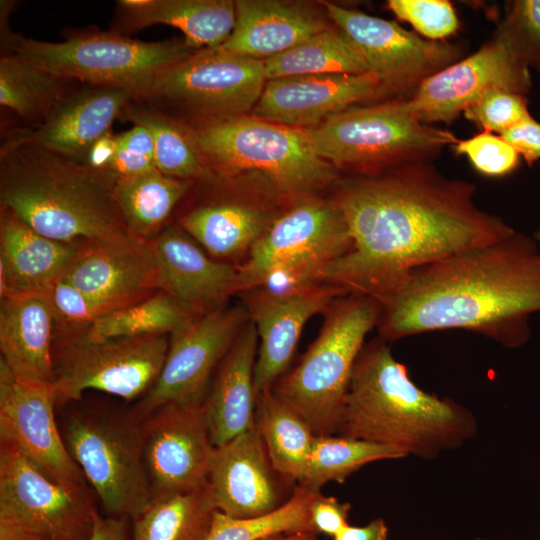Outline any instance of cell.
Segmentation results:
<instances>
[{
	"instance_id": "17",
	"label": "cell",
	"mask_w": 540,
	"mask_h": 540,
	"mask_svg": "<svg viewBox=\"0 0 540 540\" xmlns=\"http://www.w3.org/2000/svg\"><path fill=\"white\" fill-rule=\"evenodd\" d=\"M531 87L529 67L492 38L468 57L425 78L408 99L422 123L449 124L492 88L526 95Z\"/></svg>"
},
{
	"instance_id": "3",
	"label": "cell",
	"mask_w": 540,
	"mask_h": 540,
	"mask_svg": "<svg viewBox=\"0 0 540 540\" xmlns=\"http://www.w3.org/2000/svg\"><path fill=\"white\" fill-rule=\"evenodd\" d=\"M336 433L433 459L472 439L477 423L462 405L419 388L379 337L357 358Z\"/></svg>"
},
{
	"instance_id": "23",
	"label": "cell",
	"mask_w": 540,
	"mask_h": 540,
	"mask_svg": "<svg viewBox=\"0 0 540 540\" xmlns=\"http://www.w3.org/2000/svg\"><path fill=\"white\" fill-rule=\"evenodd\" d=\"M133 98L131 91L120 87L74 86L39 123L10 136L86 163L93 144L111 131Z\"/></svg>"
},
{
	"instance_id": "20",
	"label": "cell",
	"mask_w": 540,
	"mask_h": 540,
	"mask_svg": "<svg viewBox=\"0 0 540 540\" xmlns=\"http://www.w3.org/2000/svg\"><path fill=\"white\" fill-rule=\"evenodd\" d=\"M278 477L283 476L273 467L254 424L214 446L207 488L217 511L251 518L270 513L287 500Z\"/></svg>"
},
{
	"instance_id": "12",
	"label": "cell",
	"mask_w": 540,
	"mask_h": 540,
	"mask_svg": "<svg viewBox=\"0 0 540 540\" xmlns=\"http://www.w3.org/2000/svg\"><path fill=\"white\" fill-rule=\"evenodd\" d=\"M96 511L91 488L52 480L0 442V540H88Z\"/></svg>"
},
{
	"instance_id": "9",
	"label": "cell",
	"mask_w": 540,
	"mask_h": 540,
	"mask_svg": "<svg viewBox=\"0 0 540 540\" xmlns=\"http://www.w3.org/2000/svg\"><path fill=\"white\" fill-rule=\"evenodd\" d=\"M305 130L318 156L356 169L429 161L459 141L448 130L422 123L409 99L346 109Z\"/></svg>"
},
{
	"instance_id": "21",
	"label": "cell",
	"mask_w": 540,
	"mask_h": 540,
	"mask_svg": "<svg viewBox=\"0 0 540 540\" xmlns=\"http://www.w3.org/2000/svg\"><path fill=\"white\" fill-rule=\"evenodd\" d=\"M156 269V289L195 317L222 306L235 294L237 267L212 258L178 224L148 242Z\"/></svg>"
},
{
	"instance_id": "37",
	"label": "cell",
	"mask_w": 540,
	"mask_h": 540,
	"mask_svg": "<svg viewBox=\"0 0 540 540\" xmlns=\"http://www.w3.org/2000/svg\"><path fill=\"white\" fill-rule=\"evenodd\" d=\"M195 318L168 294L158 291L142 301L104 314L81 332L93 341L171 335Z\"/></svg>"
},
{
	"instance_id": "52",
	"label": "cell",
	"mask_w": 540,
	"mask_h": 540,
	"mask_svg": "<svg viewBox=\"0 0 540 540\" xmlns=\"http://www.w3.org/2000/svg\"><path fill=\"white\" fill-rule=\"evenodd\" d=\"M534 239L536 240L540 248V228L534 233Z\"/></svg>"
},
{
	"instance_id": "11",
	"label": "cell",
	"mask_w": 540,
	"mask_h": 540,
	"mask_svg": "<svg viewBox=\"0 0 540 540\" xmlns=\"http://www.w3.org/2000/svg\"><path fill=\"white\" fill-rule=\"evenodd\" d=\"M169 335L88 339L81 331L57 337L53 347L57 407L93 390L127 402L147 394L165 362Z\"/></svg>"
},
{
	"instance_id": "43",
	"label": "cell",
	"mask_w": 540,
	"mask_h": 540,
	"mask_svg": "<svg viewBox=\"0 0 540 540\" xmlns=\"http://www.w3.org/2000/svg\"><path fill=\"white\" fill-rule=\"evenodd\" d=\"M452 148L457 155H465L479 173L489 177L512 173L521 157L502 136L487 132L459 140Z\"/></svg>"
},
{
	"instance_id": "7",
	"label": "cell",
	"mask_w": 540,
	"mask_h": 540,
	"mask_svg": "<svg viewBox=\"0 0 540 540\" xmlns=\"http://www.w3.org/2000/svg\"><path fill=\"white\" fill-rule=\"evenodd\" d=\"M1 46L41 70L82 84L127 89L143 95L155 77L197 50L184 40L141 41L113 31L77 30L63 41L48 42L10 30L1 10Z\"/></svg>"
},
{
	"instance_id": "47",
	"label": "cell",
	"mask_w": 540,
	"mask_h": 540,
	"mask_svg": "<svg viewBox=\"0 0 540 540\" xmlns=\"http://www.w3.org/2000/svg\"><path fill=\"white\" fill-rule=\"evenodd\" d=\"M500 136L508 141L529 165L540 159V123L533 117Z\"/></svg>"
},
{
	"instance_id": "4",
	"label": "cell",
	"mask_w": 540,
	"mask_h": 540,
	"mask_svg": "<svg viewBox=\"0 0 540 540\" xmlns=\"http://www.w3.org/2000/svg\"><path fill=\"white\" fill-rule=\"evenodd\" d=\"M117 177L11 136L0 149V207L70 244L135 238L114 197Z\"/></svg>"
},
{
	"instance_id": "5",
	"label": "cell",
	"mask_w": 540,
	"mask_h": 540,
	"mask_svg": "<svg viewBox=\"0 0 540 540\" xmlns=\"http://www.w3.org/2000/svg\"><path fill=\"white\" fill-rule=\"evenodd\" d=\"M183 126L213 175L256 171L282 193L298 197L337 178L332 163L314 151L305 129L244 115Z\"/></svg>"
},
{
	"instance_id": "24",
	"label": "cell",
	"mask_w": 540,
	"mask_h": 540,
	"mask_svg": "<svg viewBox=\"0 0 540 540\" xmlns=\"http://www.w3.org/2000/svg\"><path fill=\"white\" fill-rule=\"evenodd\" d=\"M64 277L108 312L142 301L157 290L149 244L137 238L83 244Z\"/></svg>"
},
{
	"instance_id": "29",
	"label": "cell",
	"mask_w": 540,
	"mask_h": 540,
	"mask_svg": "<svg viewBox=\"0 0 540 540\" xmlns=\"http://www.w3.org/2000/svg\"><path fill=\"white\" fill-rule=\"evenodd\" d=\"M111 31L127 36L152 25L182 31L184 42L196 50L223 45L235 25L231 0H120Z\"/></svg>"
},
{
	"instance_id": "15",
	"label": "cell",
	"mask_w": 540,
	"mask_h": 540,
	"mask_svg": "<svg viewBox=\"0 0 540 540\" xmlns=\"http://www.w3.org/2000/svg\"><path fill=\"white\" fill-rule=\"evenodd\" d=\"M56 407L52 382L22 379L0 361V442L15 447L54 481L89 486L67 450Z\"/></svg>"
},
{
	"instance_id": "38",
	"label": "cell",
	"mask_w": 540,
	"mask_h": 540,
	"mask_svg": "<svg viewBox=\"0 0 540 540\" xmlns=\"http://www.w3.org/2000/svg\"><path fill=\"white\" fill-rule=\"evenodd\" d=\"M403 457L406 455L394 447L340 435H316L298 485L320 491L324 484L342 483L369 463Z\"/></svg>"
},
{
	"instance_id": "16",
	"label": "cell",
	"mask_w": 540,
	"mask_h": 540,
	"mask_svg": "<svg viewBox=\"0 0 540 540\" xmlns=\"http://www.w3.org/2000/svg\"><path fill=\"white\" fill-rule=\"evenodd\" d=\"M214 445L203 403H168L143 420V453L153 500L207 485Z\"/></svg>"
},
{
	"instance_id": "36",
	"label": "cell",
	"mask_w": 540,
	"mask_h": 540,
	"mask_svg": "<svg viewBox=\"0 0 540 540\" xmlns=\"http://www.w3.org/2000/svg\"><path fill=\"white\" fill-rule=\"evenodd\" d=\"M76 83L51 75L22 56L2 49L0 105L33 125L39 123Z\"/></svg>"
},
{
	"instance_id": "13",
	"label": "cell",
	"mask_w": 540,
	"mask_h": 540,
	"mask_svg": "<svg viewBox=\"0 0 540 540\" xmlns=\"http://www.w3.org/2000/svg\"><path fill=\"white\" fill-rule=\"evenodd\" d=\"M249 321L245 306H222L196 317L169 335L162 370L147 394L133 407L145 418L168 403H203L212 373Z\"/></svg>"
},
{
	"instance_id": "40",
	"label": "cell",
	"mask_w": 540,
	"mask_h": 540,
	"mask_svg": "<svg viewBox=\"0 0 540 540\" xmlns=\"http://www.w3.org/2000/svg\"><path fill=\"white\" fill-rule=\"evenodd\" d=\"M493 38L540 72V0L510 2Z\"/></svg>"
},
{
	"instance_id": "2",
	"label": "cell",
	"mask_w": 540,
	"mask_h": 540,
	"mask_svg": "<svg viewBox=\"0 0 540 540\" xmlns=\"http://www.w3.org/2000/svg\"><path fill=\"white\" fill-rule=\"evenodd\" d=\"M540 312V248L514 231L414 270L381 303L378 322L386 341L437 330L462 329L505 348L531 337Z\"/></svg>"
},
{
	"instance_id": "35",
	"label": "cell",
	"mask_w": 540,
	"mask_h": 540,
	"mask_svg": "<svg viewBox=\"0 0 540 540\" xmlns=\"http://www.w3.org/2000/svg\"><path fill=\"white\" fill-rule=\"evenodd\" d=\"M263 62L267 80L313 74H371L352 42L338 28L330 27Z\"/></svg>"
},
{
	"instance_id": "31",
	"label": "cell",
	"mask_w": 540,
	"mask_h": 540,
	"mask_svg": "<svg viewBox=\"0 0 540 540\" xmlns=\"http://www.w3.org/2000/svg\"><path fill=\"white\" fill-rule=\"evenodd\" d=\"M193 182L174 178L159 170L117 178L114 197L129 232L149 242L166 226L177 204Z\"/></svg>"
},
{
	"instance_id": "8",
	"label": "cell",
	"mask_w": 540,
	"mask_h": 540,
	"mask_svg": "<svg viewBox=\"0 0 540 540\" xmlns=\"http://www.w3.org/2000/svg\"><path fill=\"white\" fill-rule=\"evenodd\" d=\"M317 338L272 391L296 410L316 435L336 433L353 368L368 333L378 325L381 304L347 293L323 312Z\"/></svg>"
},
{
	"instance_id": "46",
	"label": "cell",
	"mask_w": 540,
	"mask_h": 540,
	"mask_svg": "<svg viewBox=\"0 0 540 540\" xmlns=\"http://www.w3.org/2000/svg\"><path fill=\"white\" fill-rule=\"evenodd\" d=\"M350 504L342 503L333 496L325 497L321 493L310 505V519L314 531L332 538L349 525Z\"/></svg>"
},
{
	"instance_id": "34",
	"label": "cell",
	"mask_w": 540,
	"mask_h": 540,
	"mask_svg": "<svg viewBox=\"0 0 540 540\" xmlns=\"http://www.w3.org/2000/svg\"><path fill=\"white\" fill-rule=\"evenodd\" d=\"M215 510L207 485L158 497L133 519V540H205Z\"/></svg>"
},
{
	"instance_id": "51",
	"label": "cell",
	"mask_w": 540,
	"mask_h": 540,
	"mask_svg": "<svg viewBox=\"0 0 540 540\" xmlns=\"http://www.w3.org/2000/svg\"><path fill=\"white\" fill-rule=\"evenodd\" d=\"M317 533L302 531L270 535L259 540H318Z\"/></svg>"
},
{
	"instance_id": "39",
	"label": "cell",
	"mask_w": 540,
	"mask_h": 540,
	"mask_svg": "<svg viewBox=\"0 0 540 540\" xmlns=\"http://www.w3.org/2000/svg\"><path fill=\"white\" fill-rule=\"evenodd\" d=\"M320 491L298 485L276 510L251 518H236L215 510L205 540H259L289 532H314L310 505Z\"/></svg>"
},
{
	"instance_id": "33",
	"label": "cell",
	"mask_w": 540,
	"mask_h": 540,
	"mask_svg": "<svg viewBox=\"0 0 540 540\" xmlns=\"http://www.w3.org/2000/svg\"><path fill=\"white\" fill-rule=\"evenodd\" d=\"M120 118L147 130L154 145L156 168L163 174L190 182L213 176L184 126L175 119L135 98Z\"/></svg>"
},
{
	"instance_id": "49",
	"label": "cell",
	"mask_w": 540,
	"mask_h": 540,
	"mask_svg": "<svg viewBox=\"0 0 540 540\" xmlns=\"http://www.w3.org/2000/svg\"><path fill=\"white\" fill-rule=\"evenodd\" d=\"M388 527L384 519L376 518L364 526H346L332 540H388Z\"/></svg>"
},
{
	"instance_id": "42",
	"label": "cell",
	"mask_w": 540,
	"mask_h": 540,
	"mask_svg": "<svg viewBox=\"0 0 540 540\" xmlns=\"http://www.w3.org/2000/svg\"><path fill=\"white\" fill-rule=\"evenodd\" d=\"M387 6L428 40L445 41L459 28L456 11L447 0H389Z\"/></svg>"
},
{
	"instance_id": "50",
	"label": "cell",
	"mask_w": 540,
	"mask_h": 540,
	"mask_svg": "<svg viewBox=\"0 0 540 540\" xmlns=\"http://www.w3.org/2000/svg\"><path fill=\"white\" fill-rule=\"evenodd\" d=\"M116 147V134L109 131L93 144L86 164L93 169L107 171L115 155Z\"/></svg>"
},
{
	"instance_id": "45",
	"label": "cell",
	"mask_w": 540,
	"mask_h": 540,
	"mask_svg": "<svg viewBox=\"0 0 540 540\" xmlns=\"http://www.w3.org/2000/svg\"><path fill=\"white\" fill-rule=\"evenodd\" d=\"M48 297L55 313L56 323L60 321L66 325L77 326L72 332L86 329L96 319L109 313L102 304L78 289L65 277L53 285Z\"/></svg>"
},
{
	"instance_id": "1",
	"label": "cell",
	"mask_w": 540,
	"mask_h": 540,
	"mask_svg": "<svg viewBox=\"0 0 540 540\" xmlns=\"http://www.w3.org/2000/svg\"><path fill=\"white\" fill-rule=\"evenodd\" d=\"M475 189L429 161L342 181L333 201L351 248L325 268L322 282L381 304L414 270L512 234L503 218L476 204Z\"/></svg>"
},
{
	"instance_id": "41",
	"label": "cell",
	"mask_w": 540,
	"mask_h": 540,
	"mask_svg": "<svg viewBox=\"0 0 540 540\" xmlns=\"http://www.w3.org/2000/svg\"><path fill=\"white\" fill-rule=\"evenodd\" d=\"M464 116L482 129L499 133L531 119L526 95L502 88H492L468 107Z\"/></svg>"
},
{
	"instance_id": "28",
	"label": "cell",
	"mask_w": 540,
	"mask_h": 540,
	"mask_svg": "<svg viewBox=\"0 0 540 540\" xmlns=\"http://www.w3.org/2000/svg\"><path fill=\"white\" fill-rule=\"evenodd\" d=\"M258 335L250 318L220 362L203 402L214 446L254 426Z\"/></svg>"
},
{
	"instance_id": "19",
	"label": "cell",
	"mask_w": 540,
	"mask_h": 540,
	"mask_svg": "<svg viewBox=\"0 0 540 540\" xmlns=\"http://www.w3.org/2000/svg\"><path fill=\"white\" fill-rule=\"evenodd\" d=\"M347 293L327 283L287 296H273L256 289L242 293L258 335L254 367L256 396L271 390L284 375L307 321Z\"/></svg>"
},
{
	"instance_id": "30",
	"label": "cell",
	"mask_w": 540,
	"mask_h": 540,
	"mask_svg": "<svg viewBox=\"0 0 540 540\" xmlns=\"http://www.w3.org/2000/svg\"><path fill=\"white\" fill-rule=\"evenodd\" d=\"M276 217L249 203L217 200L188 210L177 224L212 258L232 264L246 259Z\"/></svg>"
},
{
	"instance_id": "22",
	"label": "cell",
	"mask_w": 540,
	"mask_h": 540,
	"mask_svg": "<svg viewBox=\"0 0 540 540\" xmlns=\"http://www.w3.org/2000/svg\"><path fill=\"white\" fill-rule=\"evenodd\" d=\"M390 92L372 74H313L267 80L253 116L293 128L317 126L352 104Z\"/></svg>"
},
{
	"instance_id": "10",
	"label": "cell",
	"mask_w": 540,
	"mask_h": 540,
	"mask_svg": "<svg viewBox=\"0 0 540 540\" xmlns=\"http://www.w3.org/2000/svg\"><path fill=\"white\" fill-rule=\"evenodd\" d=\"M267 82L264 62L224 49L197 50L159 73L135 99L164 114L185 112L196 121L244 115L254 108Z\"/></svg>"
},
{
	"instance_id": "32",
	"label": "cell",
	"mask_w": 540,
	"mask_h": 540,
	"mask_svg": "<svg viewBox=\"0 0 540 540\" xmlns=\"http://www.w3.org/2000/svg\"><path fill=\"white\" fill-rule=\"evenodd\" d=\"M254 424L275 470L299 483L316 436L310 425L272 389L256 396Z\"/></svg>"
},
{
	"instance_id": "25",
	"label": "cell",
	"mask_w": 540,
	"mask_h": 540,
	"mask_svg": "<svg viewBox=\"0 0 540 540\" xmlns=\"http://www.w3.org/2000/svg\"><path fill=\"white\" fill-rule=\"evenodd\" d=\"M82 245L50 239L13 212L0 214V297L48 294L64 277Z\"/></svg>"
},
{
	"instance_id": "14",
	"label": "cell",
	"mask_w": 540,
	"mask_h": 540,
	"mask_svg": "<svg viewBox=\"0 0 540 540\" xmlns=\"http://www.w3.org/2000/svg\"><path fill=\"white\" fill-rule=\"evenodd\" d=\"M327 15L352 42L370 73L389 91L415 89L425 78L459 60V46L423 39L395 21L336 4H324Z\"/></svg>"
},
{
	"instance_id": "26",
	"label": "cell",
	"mask_w": 540,
	"mask_h": 540,
	"mask_svg": "<svg viewBox=\"0 0 540 540\" xmlns=\"http://www.w3.org/2000/svg\"><path fill=\"white\" fill-rule=\"evenodd\" d=\"M56 317L48 294L0 301V361L16 376L52 382Z\"/></svg>"
},
{
	"instance_id": "18",
	"label": "cell",
	"mask_w": 540,
	"mask_h": 540,
	"mask_svg": "<svg viewBox=\"0 0 540 540\" xmlns=\"http://www.w3.org/2000/svg\"><path fill=\"white\" fill-rule=\"evenodd\" d=\"M350 248L346 221L334 201L307 197L278 215L236 266L235 294L256 288L268 269L285 258L320 250L342 256Z\"/></svg>"
},
{
	"instance_id": "6",
	"label": "cell",
	"mask_w": 540,
	"mask_h": 540,
	"mask_svg": "<svg viewBox=\"0 0 540 540\" xmlns=\"http://www.w3.org/2000/svg\"><path fill=\"white\" fill-rule=\"evenodd\" d=\"M66 405L62 437L91 490L110 516L138 517L153 502L144 464V418L134 407L83 399Z\"/></svg>"
},
{
	"instance_id": "48",
	"label": "cell",
	"mask_w": 540,
	"mask_h": 540,
	"mask_svg": "<svg viewBox=\"0 0 540 540\" xmlns=\"http://www.w3.org/2000/svg\"><path fill=\"white\" fill-rule=\"evenodd\" d=\"M88 540H127L125 518L105 517L96 511L92 532Z\"/></svg>"
},
{
	"instance_id": "44",
	"label": "cell",
	"mask_w": 540,
	"mask_h": 540,
	"mask_svg": "<svg viewBox=\"0 0 540 540\" xmlns=\"http://www.w3.org/2000/svg\"><path fill=\"white\" fill-rule=\"evenodd\" d=\"M116 152L108 172L117 178L133 177L156 170L154 145L146 129L132 126L116 135Z\"/></svg>"
},
{
	"instance_id": "53",
	"label": "cell",
	"mask_w": 540,
	"mask_h": 540,
	"mask_svg": "<svg viewBox=\"0 0 540 540\" xmlns=\"http://www.w3.org/2000/svg\"><path fill=\"white\" fill-rule=\"evenodd\" d=\"M478 540H499V539H494V538H479Z\"/></svg>"
},
{
	"instance_id": "27",
	"label": "cell",
	"mask_w": 540,
	"mask_h": 540,
	"mask_svg": "<svg viewBox=\"0 0 540 540\" xmlns=\"http://www.w3.org/2000/svg\"><path fill=\"white\" fill-rule=\"evenodd\" d=\"M324 18L308 5L277 0L235 1V25L224 49L263 60L325 30Z\"/></svg>"
}]
</instances>
